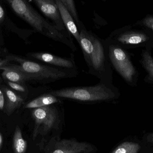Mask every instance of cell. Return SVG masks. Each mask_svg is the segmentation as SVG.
<instances>
[{
	"label": "cell",
	"mask_w": 153,
	"mask_h": 153,
	"mask_svg": "<svg viewBox=\"0 0 153 153\" xmlns=\"http://www.w3.org/2000/svg\"><path fill=\"white\" fill-rule=\"evenodd\" d=\"M80 44L88 73L97 77L99 82L114 85L113 71L109 60L105 39L88 31L81 22L78 27Z\"/></svg>",
	"instance_id": "1"
},
{
	"label": "cell",
	"mask_w": 153,
	"mask_h": 153,
	"mask_svg": "<svg viewBox=\"0 0 153 153\" xmlns=\"http://www.w3.org/2000/svg\"><path fill=\"white\" fill-rule=\"evenodd\" d=\"M1 56L10 61L7 66L1 69H11L30 77L34 83L47 84L62 79L75 77L78 73L70 71L44 65L26 59L20 55L9 53L6 49H1Z\"/></svg>",
	"instance_id": "2"
},
{
	"label": "cell",
	"mask_w": 153,
	"mask_h": 153,
	"mask_svg": "<svg viewBox=\"0 0 153 153\" xmlns=\"http://www.w3.org/2000/svg\"><path fill=\"white\" fill-rule=\"evenodd\" d=\"M13 12L26 22L34 31L53 41L63 44L73 51H77L71 34L62 32L43 18L27 0H4Z\"/></svg>",
	"instance_id": "3"
},
{
	"label": "cell",
	"mask_w": 153,
	"mask_h": 153,
	"mask_svg": "<svg viewBox=\"0 0 153 153\" xmlns=\"http://www.w3.org/2000/svg\"><path fill=\"white\" fill-rule=\"evenodd\" d=\"M59 98L86 103H118L121 93L114 85L100 83L89 86L71 87L49 92Z\"/></svg>",
	"instance_id": "4"
},
{
	"label": "cell",
	"mask_w": 153,
	"mask_h": 153,
	"mask_svg": "<svg viewBox=\"0 0 153 153\" xmlns=\"http://www.w3.org/2000/svg\"><path fill=\"white\" fill-rule=\"evenodd\" d=\"M107 42L116 45L125 50L144 48L153 50V34L146 28H134L127 25L115 29L105 39Z\"/></svg>",
	"instance_id": "5"
},
{
	"label": "cell",
	"mask_w": 153,
	"mask_h": 153,
	"mask_svg": "<svg viewBox=\"0 0 153 153\" xmlns=\"http://www.w3.org/2000/svg\"><path fill=\"white\" fill-rule=\"evenodd\" d=\"M105 42L112 68L128 85L131 87H137L139 72L131 61V53L118 45Z\"/></svg>",
	"instance_id": "6"
},
{
	"label": "cell",
	"mask_w": 153,
	"mask_h": 153,
	"mask_svg": "<svg viewBox=\"0 0 153 153\" xmlns=\"http://www.w3.org/2000/svg\"><path fill=\"white\" fill-rule=\"evenodd\" d=\"M57 111L53 105L33 110L32 114L35 123L33 140L39 133H48L53 128L59 117Z\"/></svg>",
	"instance_id": "7"
},
{
	"label": "cell",
	"mask_w": 153,
	"mask_h": 153,
	"mask_svg": "<svg viewBox=\"0 0 153 153\" xmlns=\"http://www.w3.org/2000/svg\"><path fill=\"white\" fill-rule=\"evenodd\" d=\"M25 55L28 59L44 62L58 68L78 73L73 53H71L69 58L60 57L49 53L37 52L28 53Z\"/></svg>",
	"instance_id": "8"
},
{
	"label": "cell",
	"mask_w": 153,
	"mask_h": 153,
	"mask_svg": "<svg viewBox=\"0 0 153 153\" xmlns=\"http://www.w3.org/2000/svg\"><path fill=\"white\" fill-rule=\"evenodd\" d=\"M32 1L46 17L51 19L58 30L69 33L63 24L56 0H32Z\"/></svg>",
	"instance_id": "9"
},
{
	"label": "cell",
	"mask_w": 153,
	"mask_h": 153,
	"mask_svg": "<svg viewBox=\"0 0 153 153\" xmlns=\"http://www.w3.org/2000/svg\"><path fill=\"white\" fill-rule=\"evenodd\" d=\"M97 150L95 146L88 142L63 139L56 143L51 153H95Z\"/></svg>",
	"instance_id": "10"
},
{
	"label": "cell",
	"mask_w": 153,
	"mask_h": 153,
	"mask_svg": "<svg viewBox=\"0 0 153 153\" xmlns=\"http://www.w3.org/2000/svg\"><path fill=\"white\" fill-rule=\"evenodd\" d=\"M146 147L138 138H126L117 144L109 153H143Z\"/></svg>",
	"instance_id": "11"
},
{
	"label": "cell",
	"mask_w": 153,
	"mask_h": 153,
	"mask_svg": "<svg viewBox=\"0 0 153 153\" xmlns=\"http://www.w3.org/2000/svg\"><path fill=\"white\" fill-rule=\"evenodd\" d=\"M0 89L3 91L6 97L5 111L7 115H11L24 103L25 98L14 92L1 82L0 84Z\"/></svg>",
	"instance_id": "12"
},
{
	"label": "cell",
	"mask_w": 153,
	"mask_h": 153,
	"mask_svg": "<svg viewBox=\"0 0 153 153\" xmlns=\"http://www.w3.org/2000/svg\"><path fill=\"white\" fill-rule=\"evenodd\" d=\"M63 21V24L68 32L74 36L79 45L80 44V34L79 30L71 15L69 13L61 0H56Z\"/></svg>",
	"instance_id": "13"
},
{
	"label": "cell",
	"mask_w": 153,
	"mask_h": 153,
	"mask_svg": "<svg viewBox=\"0 0 153 153\" xmlns=\"http://www.w3.org/2000/svg\"><path fill=\"white\" fill-rule=\"evenodd\" d=\"M151 51L143 49L140 54L139 62L146 72L144 82L153 87V57Z\"/></svg>",
	"instance_id": "14"
},
{
	"label": "cell",
	"mask_w": 153,
	"mask_h": 153,
	"mask_svg": "<svg viewBox=\"0 0 153 153\" xmlns=\"http://www.w3.org/2000/svg\"><path fill=\"white\" fill-rule=\"evenodd\" d=\"M60 102L61 100L59 98L49 93L42 95L39 97H36L24 105V108L27 109H36L52 105Z\"/></svg>",
	"instance_id": "15"
},
{
	"label": "cell",
	"mask_w": 153,
	"mask_h": 153,
	"mask_svg": "<svg viewBox=\"0 0 153 153\" xmlns=\"http://www.w3.org/2000/svg\"><path fill=\"white\" fill-rule=\"evenodd\" d=\"M1 74V78L3 80L20 84H27L33 83V79L28 76L17 71L9 68H4Z\"/></svg>",
	"instance_id": "16"
},
{
	"label": "cell",
	"mask_w": 153,
	"mask_h": 153,
	"mask_svg": "<svg viewBox=\"0 0 153 153\" xmlns=\"http://www.w3.org/2000/svg\"><path fill=\"white\" fill-rule=\"evenodd\" d=\"M1 27H4L7 28V30L11 31L13 33L16 34L19 36L23 39L26 43L29 42L28 38L30 36L33 34L34 33H36L34 30L23 29L18 28L14 23L10 20V18L6 15L5 18L3 22L0 23Z\"/></svg>",
	"instance_id": "17"
},
{
	"label": "cell",
	"mask_w": 153,
	"mask_h": 153,
	"mask_svg": "<svg viewBox=\"0 0 153 153\" xmlns=\"http://www.w3.org/2000/svg\"><path fill=\"white\" fill-rule=\"evenodd\" d=\"M27 144L22 136L19 126H17L13 136V148L15 153H25Z\"/></svg>",
	"instance_id": "18"
},
{
	"label": "cell",
	"mask_w": 153,
	"mask_h": 153,
	"mask_svg": "<svg viewBox=\"0 0 153 153\" xmlns=\"http://www.w3.org/2000/svg\"><path fill=\"white\" fill-rule=\"evenodd\" d=\"M1 81L14 92L18 93V94L25 98L29 94V88L27 84H20L10 82L7 80H3L1 78Z\"/></svg>",
	"instance_id": "19"
},
{
	"label": "cell",
	"mask_w": 153,
	"mask_h": 153,
	"mask_svg": "<svg viewBox=\"0 0 153 153\" xmlns=\"http://www.w3.org/2000/svg\"><path fill=\"white\" fill-rule=\"evenodd\" d=\"M61 1L64 6L66 7L69 13L73 18L77 27L78 28L82 21H80L75 1L73 0H61Z\"/></svg>",
	"instance_id": "20"
},
{
	"label": "cell",
	"mask_w": 153,
	"mask_h": 153,
	"mask_svg": "<svg viewBox=\"0 0 153 153\" xmlns=\"http://www.w3.org/2000/svg\"><path fill=\"white\" fill-rule=\"evenodd\" d=\"M134 26L149 29L153 34V14H148L142 19L137 21Z\"/></svg>",
	"instance_id": "21"
},
{
	"label": "cell",
	"mask_w": 153,
	"mask_h": 153,
	"mask_svg": "<svg viewBox=\"0 0 153 153\" xmlns=\"http://www.w3.org/2000/svg\"><path fill=\"white\" fill-rule=\"evenodd\" d=\"M141 140L146 147H153V132H147L144 134Z\"/></svg>",
	"instance_id": "22"
},
{
	"label": "cell",
	"mask_w": 153,
	"mask_h": 153,
	"mask_svg": "<svg viewBox=\"0 0 153 153\" xmlns=\"http://www.w3.org/2000/svg\"><path fill=\"white\" fill-rule=\"evenodd\" d=\"M6 105V97L5 94L1 89H0V110L3 111Z\"/></svg>",
	"instance_id": "23"
},
{
	"label": "cell",
	"mask_w": 153,
	"mask_h": 153,
	"mask_svg": "<svg viewBox=\"0 0 153 153\" xmlns=\"http://www.w3.org/2000/svg\"><path fill=\"white\" fill-rule=\"evenodd\" d=\"M3 143V136L1 133H0V149L1 150Z\"/></svg>",
	"instance_id": "24"
},
{
	"label": "cell",
	"mask_w": 153,
	"mask_h": 153,
	"mask_svg": "<svg viewBox=\"0 0 153 153\" xmlns=\"http://www.w3.org/2000/svg\"><path fill=\"white\" fill-rule=\"evenodd\" d=\"M143 153H153V147L146 148Z\"/></svg>",
	"instance_id": "25"
}]
</instances>
